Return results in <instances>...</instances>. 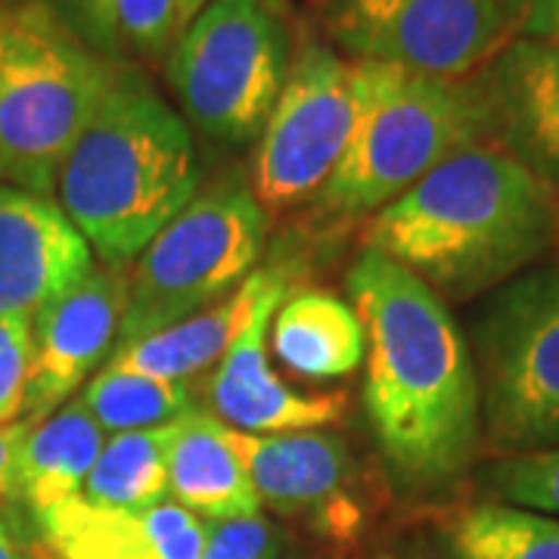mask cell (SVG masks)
<instances>
[{
  "mask_svg": "<svg viewBox=\"0 0 559 559\" xmlns=\"http://www.w3.org/2000/svg\"><path fill=\"white\" fill-rule=\"evenodd\" d=\"M367 333L364 414L389 479L432 495L466 476L481 444L476 360L451 305L377 252L345 274Z\"/></svg>",
  "mask_w": 559,
  "mask_h": 559,
  "instance_id": "obj_1",
  "label": "cell"
},
{
  "mask_svg": "<svg viewBox=\"0 0 559 559\" xmlns=\"http://www.w3.org/2000/svg\"><path fill=\"white\" fill-rule=\"evenodd\" d=\"M557 242L559 193L491 140L460 146L364 230L367 252L444 301L491 296Z\"/></svg>",
  "mask_w": 559,
  "mask_h": 559,
  "instance_id": "obj_2",
  "label": "cell"
},
{
  "mask_svg": "<svg viewBox=\"0 0 559 559\" xmlns=\"http://www.w3.org/2000/svg\"><path fill=\"white\" fill-rule=\"evenodd\" d=\"M200 193L193 131L134 62L119 60L66 153L57 202L94 259L128 267Z\"/></svg>",
  "mask_w": 559,
  "mask_h": 559,
  "instance_id": "obj_3",
  "label": "cell"
},
{
  "mask_svg": "<svg viewBox=\"0 0 559 559\" xmlns=\"http://www.w3.org/2000/svg\"><path fill=\"white\" fill-rule=\"evenodd\" d=\"M352 138L314 197L323 218H373L460 146L488 140L476 81H441L392 62L352 60Z\"/></svg>",
  "mask_w": 559,
  "mask_h": 559,
  "instance_id": "obj_4",
  "label": "cell"
},
{
  "mask_svg": "<svg viewBox=\"0 0 559 559\" xmlns=\"http://www.w3.org/2000/svg\"><path fill=\"white\" fill-rule=\"evenodd\" d=\"M44 0H0V175L57 200V175L116 75Z\"/></svg>",
  "mask_w": 559,
  "mask_h": 559,
  "instance_id": "obj_5",
  "label": "cell"
},
{
  "mask_svg": "<svg viewBox=\"0 0 559 559\" xmlns=\"http://www.w3.org/2000/svg\"><path fill=\"white\" fill-rule=\"evenodd\" d=\"M264 234L267 212L242 175L200 190L128 271L116 345L153 336L227 299L259 267Z\"/></svg>",
  "mask_w": 559,
  "mask_h": 559,
  "instance_id": "obj_6",
  "label": "cell"
},
{
  "mask_svg": "<svg viewBox=\"0 0 559 559\" xmlns=\"http://www.w3.org/2000/svg\"><path fill=\"white\" fill-rule=\"evenodd\" d=\"M293 53L286 0H212L175 40L165 79L183 121L246 146L264 131Z\"/></svg>",
  "mask_w": 559,
  "mask_h": 559,
  "instance_id": "obj_7",
  "label": "cell"
},
{
  "mask_svg": "<svg viewBox=\"0 0 559 559\" xmlns=\"http://www.w3.org/2000/svg\"><path fill=\"white\" fill-rule=\"evenodd\" d=\"M481 439L507 454L559 448V264L495 289L473 323Z\"/></svg>",
  "mask_w": 559,
  "mask_h": 559,
  "instance_id": "obj_8",
  "label": "cell"
},
{
  "mask_svg": "<svg viewBox=\"0 0 559 559\" xmlns=\"http://www.w3.org/2000/svg\"><path fill=\"white\" fill-rule=\"evenodd\" d=\"M355 124L352 60L323 40H299L249 162V187L264 212L314 200L336 171Z\"/></svg>",
  "mask_w": 559,
  "mask_h": 559,
  "instance_id": "obj_9",
  "label": "cell"
},
{
  "mask_svg": "<svg viewBox=\"0 0 559 559\" xmlns=\"http://www.w3.org/2000/svg\"><path fill=\"white\" fill-rule=\"evenodd\" d=\"M326 32L352 60L473 81L516 40L507 0H330Z\"/></svg>",
  "mask_w": 559,
  "mask_h": 559,
  "instance_id": "obj_10",
  "label": "cell"
},
{
  "mask_svg": "<svg viewBox=\"0 0 559 559\" xmlns=\"http://www.w3.org/2000/svg\"><path fill=\"white\" fill-rule=\"evenodd\" d=\"M128 305V271L97 264L72 289L32 318V364L22 423L35 426L69 404L103 360H109Z\"/></svg>",
  "mask_w": 559,
  "mask_h": 559,
  "instance_id": "obj_11",
  "label": "cell"
},
{
  "mask_svg": "<svg viewBox=\"0 0 559 559\" xmlns=\"http://www.w3.org/2000/svg\"><path fill=\"white\" fill-rule=\"evenodd\" d=\"M230 441L261 507L277 516L311 522L333 540L352 538L360 528V507L352 498L355 457L342 436L330 429L249 436L230 429Z\"/></svg>",
  "mask_w": 559,
  "mask_h": 559,
  "instance_id": "obj_12",
  "label": "cell"
},
{
  "mask_svg": "<svg viewBox=\"0 0 559 559\" xmlns=\"http://www.w3.org/2000/svg\"><path fill=\"white\" fill-rule=\"evenodd\" d=\"M301 267L277 280L259 301L252 320L224 352L209 385L212 414L249 436H283L326 429L345 419V395H305L280 380L267 360V333L280 301L299 286Z\"/></svg>",
  "mask_w": 559,
  "mask_h": 559,
  "instance_id": "obj_13",
  "label": "cell"
},
{
  "mask_svg": "<svg viewBox=\"0 0 559 559\" xmlns=\"http://www.w3.org/2000/svg\"><path fill=\"white\" fill-rule=\"evenodd\" d=\"M94 267L91 246L60 202L0 183V318H35Z\"/></svg>",
  "mask_w": 559,
  "mask_h": 559,
  "instance_id": "obj_14",
  "label": "cell"
},
{
  "mask_svg": "<svg viewBox=\"0 0 559 559\" xmlns=\"http://www.w3.org/2000/svg\"><path fill=\"white\" fill-rule=\"evenodd\" d=\"M473 81L488 140L559 193V47L510 40Z\"/></svg>",
  "mask_w": 559,
  "mask_h": 559,
  "instance_id": "obj_15",
  "label": "cell"
},
{
  "mask_svg": "<svg viewBox=\"0 0 559 559\" xmlns=\"http://www.w3.org/2000/svg\"><path fill=\"white\" fill-rule=\"evenodd\" d=\"M53 559H200L209 525L165 500L146 510H112L72 498L38 516Z\"/></svg>",
  "mask_w": 559,
  "mask_h": 559,
  "instance_id": "obj_16",
  "label": "cell"
},
{
  "mask_svg": "<svg viewBox=\"0 0 559 559\" xmlns=\"http://www.w3.org/2000/svg\"><path fill=\"white\" fill-rule=\"evenodd\" d=\"M299 267L301 264H296L293 259H277L264 267H255L240 289H234L218 305L180 320L168 330H159L153 336L116 345L106 367H119V370L171 382H187L190 377H200L202 370H209L212 364L224 358V352L240 336L242 326L252 320L259 301L267 296V289Z\"/></svg>",
  "mask_w": 559,
  "mask_h": 559,
  "instance_id": "obj_17",
  "label": "cell"
},
{
  "mask_svg": "<svg viewBox=\"0 0 559 559\" xmlns=\"http://www.w3.org/2000/svg\"><path fill=\"white\" fill-rule=\"evenodd\" d=\"M168 500L202 522L259 516L261 500L227 426L212 411L193 407L175 419L168 451Z\"/></svg>",
  "mask_w": 559,
  "mask_h": 559,
  "instance_id": "obj_18",
  "label": "cell"
},
{
  "mask_svg": "<svg viewBox=\"0 0 559 559\" xmlns=\"http://www.w3.org/2000/svg\"><path fill=\"white\" fill-rule=\"evenodd\" d=\"M280 364L299 380H345L367 355V333L352 301L330 289H293L271 320Z\"/></svg>",
  "mask_w": 559,
  "mask_h": 559,
  "instance_id": "obj_19",
  "label": "cell"
},
{
  "mask_svg": "<svg viewBox=\"0 0 559 559\" xmlns=\"http://www.w3.org/2000/svg\"><path fill=\"white\" fill-rule=\"evenodd\" d=\"M106 432L94 414L75 399L47 419L28 426L16 457V498L35 520L79 498L84 479L100 457Z\"/></svg>",
  "mask_w": 559,
  "mask_h": 559,
  "instance_id": "obj_20",
  "label": "cell"
},
{
  "mask_svg": "<svg viewBox=\"0 0 559 559\" xmlns=\"http://www.w3.org/2000/svg\"><path fill=\"white\" fill-rule=\"evenodd\" d=\"M448 559H559V516L503 500L460 503L439 520Z\"/></svg>",
  "mask_w": 559,
  "mask_h": 559,
  "instance_id": "obj_21",
  "label": "cell"
},
{
  "mask_svg": "<svg viewBox=\"0 0 559 559\" xmlns=\"http://www.w3.org/2000/svg\"><path fill=\"white\" fill-rule=\"evenodd\" d=\"M175 423L121 432L103 444L79 498L112 510H146L168 500V451Z\"/></svg>",
  "mask_w": 559,
  "mask_h": 559,
  "instance_id": "obj_22",
  "label": "cell"
},
{
  "mask_svg": "<svg viewBox=\"0 0 559 559\" xmlns=\"http://www.w3.org/2000/svg\"><path fill=\"white\" fill-rule=\"evenodd\" d=\"M81 401L106 436H121L168 426L193 411V389L187 382L153 380L103 364L100 373L87 382Z\"/></svg>",
  "mask_w": 559,
  "mask_h": 559,
  "instance_id": "obj_23",
  "label": "cell"
},
{
  "mask_svg": "<svg viewBox=\"0 0 559 559\" xmlns=\"http://www.w3.org/2000/svg\"><path fill=\"white\" fill-rule=\"evenodd\" d=\"M481 485L495 500L559 516V448L503 454L481 469Z\"/></svg>",
  "mask_w": 559,
  "mask_h": 559,
  "instance_id": "obj_24",
  "label": "cell"
},
{
  "mask_svg": "<svg viewBox=\"0 0 559 559\" xmlns=\"http://www.w3.org/2000/svg\"><path fill=\"white\" fill-rule=\"evenodd\" d=\"M119 47L146 66H162L178 40V0H116Z\"/></svg>",
  "mask_w": 559,
  "mask_h": 559,
  "instance_id": "obj_25",
  "label": "cell"
},
{
  "mask_svg": "<svg viewBox=\"0 0 559 559\" xmlns=\"http://www.w3.org/2000/svg\"><path fill=\"white\" fill-rule=\"evenodd\" d=\"M200 559H286V535L264 516L209 525Z\"/></svg>",
  "mask_w": 559,
  "mask_h": 559,
  "instance_id": "obj_26",
  "label": "cell"
},
{
  "mask_svg": "<svg viewBox=\"0 0 559 559\" xmlns=\"http://www.w3.org/2000/svg\"><path fill=\"white\" fill-rule=\"evenodd\" d=\"M32 364V318H0V423H20Z\"/></svg>",
  "mask_w": 559,
  "mask_h": 559,
  "instance_id": "obj_27",
  "label": "cell"
},
{
  "mask_svg": "<svg viewBox=\"0 0 559 559\" xmlns=\"http://www.w3.org/2000/svg\"><path fill=\"white\" fill-rule=\"evenodd\" d=\"M84 44L106 60H121L116 0H44Z\"/></svg>",
  "mask_w": 559,
  "mask_h": 559,
  "instance_id": "obj_28",
  "label": "cell"
},
{
  "mask_svg": "<svg viewBox=\"0 0 559 559\" xmlns=\"http://www.w3.org/2000/svg\"><path fill=\"white\" fill-rule=\"evenodd\" d=\"M513 35L559 47V0H507Z\"/></svg>",
  "mask_w": 559,
  "mask_h": 559,
  "instance_id": "obj_29",
  "label": "cell"
},
{
  "mask_svg": "<svg viewBox=\"0 0 559 559\" xmlns=\"http://www.w3.org/2000/svg\"><path fill=\"white\" fill-rule=\"evenodd\" d=\"M28 426L25 423H0V500L16 498V457Z\"/></svg>",
  "mask_w": 559,
  "mask_h": 559,
  "instance_id": "obj_30",
  "label": "cell"
},
{
  "mask_svg": "<svg viewBox=\"0 0 559 559\" xmlns=\"http://www.w3.org/2000/svg\"><path fill=\"white\" fill-rule=\"evenodd\" d=\"M209 3H212V0H178V28L180 32H183L190 22L197 20V16H200Z\"/></svg>",
  "mask_w": 559,
  "mask_h": 559,
  "instance_id": "obj_31",
  "label": "cell"
},
{
  "mask_svg": "<svg viewBox=\"0 0 559 559\" xmlns=\"http://www.w3.org/2000/svg\"><path fill=\"white\" fill-rule=\"evenodd\" d=\"M0 559H32V557H28V550H22L20 544L3 532V535H0Z\"/></svg>",
  "mask_w": 559,
  "mask_h": 559,
  "instance_id": "obj_32",
  "label": "cell"
},
{
  "mask_svg": "<svg viewBox=\"0 0 559 559\" xmlns=\"http://www.w3.org/2000/svg\"><path fill=\"white\" fill-rule=\"evenodd\" d=\"M3 532H7V525H3V520H0V535H3Z\"/></svg>",
  "mask_w": 559,
  "mask_h": 559,
  "instance_id": "obj_33",
  "label": "cell"
},
{
  "mask_svg": "<svg viewBox=\"0 0 559 559\" xmlns=\"http://www.w3.org/2000/svg\"><path fill=\"white\" fill-rule=\"evenodd\" d=\"M0 178H3V175H0Z\"/></svg>",
  "mask_w": 559,
  "mask_h": 559,
  "instance_id": "obj_34",
  "label": "cell"
}]
</instances>
